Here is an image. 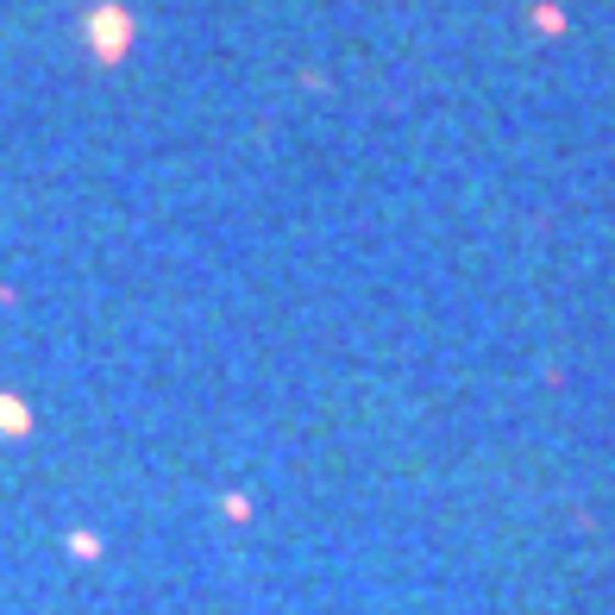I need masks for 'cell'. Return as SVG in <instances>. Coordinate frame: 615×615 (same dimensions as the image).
I'll list each match as a JSON object with an SVG mask.
<instances>
[]
</instances>
